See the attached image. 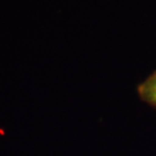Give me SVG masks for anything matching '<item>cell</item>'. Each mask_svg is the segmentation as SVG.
I'll use <instances>...</instances> for the list:
<instances>
[{
    "instance_id": "6da1fadb",
    "label": "cell",
    "mask_w": 156,
    "mask_h": 156,
    "mask_svg": "<svg viewBox=\"0 0 156 156\" xmlns=\"http://www.w3.org/2000/svg\"><path fill=\"white\" fill-rule=\"evenodd\" d=\"M138 94L144 102L156 108V71L138 86Z\"/></svg>"
}]
</instances>
